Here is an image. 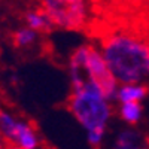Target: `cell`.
Wrapping results in <instances>:
<instances>
[{"instance_id": "3957f363", "label": "cell", "mask_w": 149, "mask_h": 149, "mask_svg": "<svg viewBox=\"0 0 149 149\" xmlns=\"http://www.w3.org/2000/svg\"><path fill=\"white\" fill-rule=\"evenodd\" d=\"M69 74L70 81L88 79L97 84L110 102L116 98L119 84L104 61L100 48L90 43L78 46L69 60Z\"/></svg>"}, {"instance_id": "5b68a950", "label": "cell", "mask_w": 149, "mask_h": 149, "mask_svg": "<svg viewBox=\"0 0 149 149\" xmlns=\"http://www.w3.org/2000/svg\"><path fill=\"white\" fill-rule=\"evenodd\" d=\"M112 149H149V143L137 130L124 128L115 136Z\"/></svg>"}, {"instance_id": "ba28073f", "label": "cell", "mask_w": 149, "mask_h": 149, "mask_svg": "<svg viewBox=\"0 0 149 149\" xmlns=\"http://www.w3.org/2000/svg\"><path fill=\"white\" fill-rule=\"evenodd\" d=\"M24 19H26V26L39 31V33H46V31H51L54 29L51 19H49V17L46 15V12L40 8L37 10H30L26 14V17H24Z\"/></svg>"}, {"instance_id": "8fae6325", "label": "cell", "mask_w": 149, "mask_h": 149, "mask_svg": "<svg viewBox=\"0 0 149 149\" xmlns=\"http://www.w3.org/2000/svg\"><path fill=\"white\" fill-rule=\"evenodd\" d=\"M18 127V121L8 112H0V136L8 140L14 142V136Z\"/></svg>"}, {"instance_id": "6da1fadb", "label": "cell", "mask_w": 149, "mask_h": 149, "mask_svg": "<svg viewBox=\"0 0 149 149\" xmlns=\"http://www.w3.org/2000/svg\"><path fill=\"white\" fill-rule=\"evenodd\" d=\"M100 51L118 84L149 81V42L130 33H112L102 40Z\"/></svg>"}, {"instance_id": "9a60e30c", "label": "cell", "mask_w": 149, "mask_h": 149, "mask_svg": "<svg viewBox=\"0 0 149 149\" xmlns=\"http://www.w3.org/2000/svg\"><path fill=\"white\" fill-rule=\"evenodd\" d=\"M0 143H2V136H0Z\"/></svg>"}, {"instance_id": "5bb4252c", "label": "cell", "mask_w": 149, "mask_h": 149, "mask_svg": "<svg viewBox=\"0 0 149 149\" xmlns=\"http://www.w3.org/2000/svg\"><path fill=\"white\" fill-rule=\"evenodd\" d=\"M0 149H8V148H5V146H3L2 143H0Z\"/></svg>"}, {"instance_id": "277c9868", "label": "cell", "mask_w": 149, "mask_h": 149, "mask_svg": "<svg viewBox=\"0 0 149 149\" xmlns=\"http://www.w3.org/2000/svg\"><path fill=\"white\" fill-rule=\"evenodd\" d=\"M40 5L54 27L82 30L88 22V0H40Z\"/></svg>"}, {"instance_id": "52a82bcc", "label": "cell", "mask_w": 149, "mask_h": 149, "mask_svg": "<svg viewBox=\"0 0 149 149\" xmlns=\"http://www.w3.org/2000/svg\"><path fill=\"white\" fill-rule=\"evenodd\" d=\"M14 145L19 146L21 149H36L39 146V137L36 130L26 121H18V127L14 136Z\"/></svg>"}, {"instance_id": "9c48e42d", "label": "cell", "mask_w": 149, "mask_h": 149, "mask_svg": "<svg viewBox=\"0 0 149 149\" xmlns=\"http://www.w3.org/2000/svg\"><path fill=\"white\" fill-rule=\"evenodd\" d=\"M142 115H143V107L140 103H136V102L121 103L119 106V116L128 125H136L137 122H140Z\"/></svg>"}, {"instance_id": "4fadbf2b", "label": "cell", "mask_w": 149, "mask_h": 149, "mask_svg": "<svg viewBox=\"0 0 149 149\" xmlns=\"http://www.w3.org/2000/svg\"><path fill=\"white\" fill-rule=\"evenodd\" d=\"M8 149H21V148H19V146H17V145H14V146H9Z\"/></svg>"}, {"instance_id": "7c38bea8", "label": "cell", "mask_w": 149, "mask_h": 149, "mask_svg": "<svg viewBox=\"0 0 149 149\" xmlns=\"http://www.w3.org/2000/svg\"><path fill=\"white\" fill-rule=\"evenodd\" d=\"M104 139V131L103 130H91L86 131V140L91 146H100Z\"/></svg>"}, {"instance_id": "7a4b0ae2", "label": "cell", "mask_w": 149, "mask_h": 149, "mask_svg": "<svg viewBox=\"0 0 149 149\" xmlns=\"http://www.w3.org/2000/svg\"><path fill=\"white\" fill-rule=\"evenodd\" d=\"M112 102L97 84L88 79L70 81L67 107L84 130H106L112 118Z\"/></svg>"}, {"instance_id": "8992f818", "label": "cell", "mask_w": 149, "mask_h": 149, "mask_svg": "<svg viewBox=\"0 0 149 149\" xmlns=\"http://www.w3.org/2000/svg\"><path fill=\"white\" fill-rule=\"evenodd\" d=\"M148 86L145 84L136 82V84H119L118 91H116V98L115 100L119 103H142L148 97Z\"/></svg>"}, {"instance_id": "30bf717a", "label": "cell", "mask_w": 149, "mask_h": 149, "mask_svg": "<svg viewBox=\"0 0 149 149\" xmlns=\"http://www.w3.org/2000/svg\"><path fill=\"white\" fill-rule=\"evenodd\" d=\"M12 39H14V43L17 48H29L37 42V39H39V31L24 26V27H19L18 30L14 31Z\"/></svg>"}, {"instance_id": "2e32d148", "label": "cell", "mask_w": 149, "mask_h": 149, "mask_svg": "<svg viewBox=\"0 0 149 149\" xmlns=\"http://www.w3.org/2000/svg\"><path fill=\"white\" fill-rule=\"evenodd\" d=\"M0 112H2V110H0Z\"/></svg>"}]
</instances>
